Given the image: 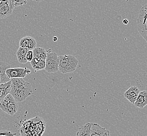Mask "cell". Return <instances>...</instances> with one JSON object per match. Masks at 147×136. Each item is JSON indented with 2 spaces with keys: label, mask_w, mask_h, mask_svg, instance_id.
Masks as SVG:
<instances>
[{
  "label": "cell",
  "mask_w": 147,
  "mask_h": 136,
  "mask_svg": "<svg viewBox=\"0 0 147 136\" xmlns=\"http://www.w3.org/2000/svg\"><path fill=\"white\" fill-rule=\"evenodd\" d=\"M10 94L16 102H22L33 94L30 83L25 81L22 78L12 79Z\"/></svg>",
  "instance_id": "1"
},
{
  "label": "cell",
  "mask_w": 147,
  "mask_h": 136,
  "mask_svg": "<svg viewBox=\"0 0 147 136\" xmlns=\"http://www.w3.org/2000/svg\"><path fill=\"white\" fill-rule=\"evenodd\" d=\"M59 71L63 74L73 72L78 65V60L72 55L59 56Z\"/></svg>",
  "instance_id": "2"
},
{
  "label": "cell",
  "mask_w": 147,
  "mask_h": 136,
  "mask_svg": "<svg viewBox=\"0 0 147 136\" xmlns=\"http://www.w3.org/2000/svg\"><path fill=\"white\" fill-rule=\"evenodd\" d=\"M137 27L139 34L147 43V4L140 9L137 20Z\"/></svg>",
  "instance_id": "3"
},
{
  "label": "cell",
  "mask_w": 147,
  "mask_h": 136,
  "mask_svg": "<svg viewBox=\"0 0 147 136\" xmlns=\"http://www.w3.org/2000/svg\"><path fill=\"white\" fill-rule=\"evenodd\" d=\"M18 102L11 94H9L0 104V109L10 116H13L18 109Z\"/></svg>",
  "instance_id": "4"
},
{
  "label": "cell",
  "mask_w": 147,
  "mask_h": 136,
  "mask_svg": "<svg viewBox=\"0 0 147 136\" xmlns=\"http://www.w3.org/2000/svg\"><path fill=\"white\" fill-rule=\"evenodd\" d=\"M47 57L45 60V70L48 73H55L59 71V59L55 52L47 51Z\"/></svg>",
  "instance_id": "5"
},
{
  "label": "cell",
  "mask_w": 147,
  "mask_h": 136,
  "mask_svg": "<svg viewBox=\"0 0 147 136\" xmlns=\"http://www.w3.org/2000/svg\"><path fill=\"white\" fill-rule=\"evenodd\" d=\"M31 71L27 68H9L6 70V74L10 79L22 78L31 73Z\"/></svg>",
  "instance_id": "6"
},
{
  "label": "cell",
  "mask_w": 147,
  "mask_h": 136,
  "mask_svg": "<svg viewBox=\"0 0 147 136\" xmlns=\"http://www.w3.org/2000/svg\"><path fill=\"white\" fill-rule=\"evenodd\" d=\"M14 9L11 0H0V19L11 15Z\"/></svg>",
  "instance_id": "7"
},
{
  "label": "cell",
  "mask_w": 147,
  "mask_h": 136,
  "mask_svg": "<svg viewBox=\"0 0 147 136\" xmlns=\"http://www.w3.org/2000/svg\"><path fill=\"white\" fill-rule=\"evenodd\" d=\"M20 47L27 49L28 50H33L36 48L37 41L34 37L25 36L20 40Z\"/></svg>",
  "instance_id": "8"
},
{
  "label": "cell",
  "mask_w": 147,
  "mask_h": 136,
  "mask_svg": "<svg viewBox=\"0 0 147 136\" xmlns=\"http://www.w3.org/2000/svg\"><path fill=\"white\" fill-rule=\"evenodd\" d=\"M140 92V90L137 86H131L125 92L124 96L131 104H134Z\"/></svg>",
  "instance_id": "9"
},
{
  "label": "cell",
  "mask_w": 147,
  "mask_h": 136,
  "mask_svg": "<svg viewBox=\"0 0 147 136\" xmlns=\"http://www.w3.org/2000/svg\"><path fill=\"white\" fill-rule=\"evenodd\" d=\"M90 136H111L110 132L98 124L92 123Z\"/></svg>",
  "instance_id": "10"
},
{
  "label": "cell",
  "mask_w": 147,
  "mask_h": 136,
  "mask_svg": "<svg viewBox=\"0 0 147 136\" xmlns=\"http://www.w3.org/2000/svg\"><path fill=\"white\" fill-rule=\"evenodd\" d=\"M10 67L7 63L0 61V84L8 82L11 80L6 74V70L11 68Z\"/></svg>",
  "instance_id": "11"
},
{
  "label": "cell",
  "mask_w": 147,
  "mask_h": 136,
  "mask_svg": "<svg viewBox=\"0 0 147 136\" xmlns=\"http://www.w3.org/2000/svg\"><path fill=\"white\" fill-rule=\"evenodd\" d=\"M136 107L143 108L147 105V91H143L139 94L134 104Z\"/></svg>",
  "instance_id": "12"
},
{
  "label": "cell",
  "mask_w": 147,
  "mask_h": 136,
  "mask_svg": "<svg viewBox=\"0 0 147 136\" xmlns=\"http://www.w3.org/2000/svg\"><path fill=\"white\" fill-rule=\"evenodd\" d=\"M11 88V81L0 84V104L8 94L10 93Z\"/></svg>",
  "instance_id": "13"
},
{
  "label": "cell",
  "mask_w": 147,
  "mask_h": 136,
  "mask_svg": "<svg viewBox=\"0 0 147 136\" xmlns=\"http://www.w3.org/2000/svg\"><path fill=\"white\" fill-rule=\"evenodd\" d=\"M30 64L35 72L45 69V60H40L34 58L30 62Z\"/></svg>",
  "instance_id": "14"
},
{
  "label": "cell",
  "mask_w": 147,
  "mask_h": 136,
  "mask_svg": "<svg viewBox=\"0 0 147 136\" xmlns=\"http://www.w3.org/2000/svg\"><path fill=\"white\" fill-rule=\"evenodd\" d=\"M92 124V123L88 122L79 128L77 131L76 136H90Z\"/></svg>",
  "instance_id": "15"
},
{
  "label": "cell",
  "mask_w": 147,
  "mask_h": 136,
  "mask_svg": "<svg viewBox=\"0 0 147 136\" xmlns=\"http://www.w3.org/2000/svg\"><path fill=\"white\" fill-rule=\"evenodd\" d=\"M28 51V49L23 48L20 47L18 49L16 54L18 61L20 63L25 64L27 63V61L26 58V54Z\"/></svg>",
  "instance_id": "16"
},
{
  "label": "cell",
  "mask_w": 147,
  "mask_h": 136,
  "mask_svg": "<svg viewBox=\"0 0 147 136\" xmlns=\"http://www.w3.org/2000/svg\"><path fill=\"white\" fill-rule=\"evenodd\" d=\"M33 52L34 58H37L43 60H46L47 57V52L45 49L40 47H36L33 50Z\"/></svg>",
  "instance_id": "17"
},
{
  "label": "cell",
  "mask_w": 147,
  "mask_h": 136,
  "mask_svg": "<svg viewBox=\"0 0 147 136\" xmlns=\"http://www.w3.org/2000/svg\"><path fill=\"white\" fill-rule=\"evenodd\" d=\"M11 4H12V5L14 8L16 6H20L25 5L26 3H27V1H25V0H20V1L11 0Z\"/></svg>",
  "instance_id": "18"
},
{
  "label": "cell",
  "mask_w": 147,
  "mask_h": 136,
  "mask_svg": "<svg viewBox=\"0 0 147 136\" xmlns=\"http://www.w3.org/2000/svg\"><path fill=\"white\" fill-rule=\"evenodd\" d=\"M26 58L27 61V62H31L32 60L34 58V52L33 50H28L27 51L26 56Z\"/></svg>",
  "instance_id": "19"
},
{
  "label": "cell",
  "mask_w": 147,
  "mask_h": 136,
  "mask_svg": "<svg viewBox=\"0 0 147 136\" xmlns=\"http://www.w3.org/2000/svg\"><path fill=\"white\" fill-rule=\"evenodd\" d=\"M16 133H13L9 131H0V136H14Z\"/></svg>",
  "instance_id": "20"
},
{
  "label": "cell",
  "mask_w": 147,
  "mask_h": 136,
  "mask_svg": "<svg viewBox=\"0 0 147 136\" xmlns=\"http://www.w3.org/2000/svg\"><path fill=\"white\" fill-rule=\"evenodd\" d=\"M123 23L125 24V25H127L129 23V21L127 19H124V20H123Z\"/></svg>",
  "instance_id": "21"
},
{
  "label": "cell",
  "mask_w": 147,
  "mask_h": 136,
  "mask_svg": "<svg viewBox=\"0 0 147 136\" xmlns=\"http://www.w3.org/2000/svg\"><path fill=\"white\" fill-rule=\"evenodd\" d=\"M58 40V38H57V37H53V40L54 41H57V40Z\"/></svg>",
  "instance_id": "22"
},
{
  "label": "cell",
  "mask_w": 147,
  "mask_h": 136,
  "mask_svg": "<svg viewBox=\"0 0 147 136\" xmlns=\"http://www.w3.org/2000/svg\"></svg>",
  "instance_id": "23"
},
{
  "label": "cell",
  "mask_w": 147,
  "mask_h": 136,
  "mask_svg": "<svg viewBox=\"0 0 147 136\" xmlns=\"http://www.w3.org/2000/svg\"></svg>",
  "instance_id": "24"
}]
</instances>
